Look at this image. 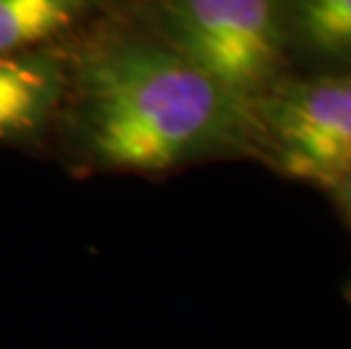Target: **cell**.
<instances>
[{
    "mask_svg": "<svg viewBox=\"0 0 351 349\" xmlns=\"http://www.w3.org/2000/svg\"><path fill=\"white\" fill-rule=\"evenodd\" d=\"M326 195L335 202V206H338L340 213H342V218H345V222L351 229V175L345 177V180H342L333 191H328ZM345 295H347V300L351 302V274H349V279H347Z\"/></svg>",
    "mask_w": 351,
    "mask_h": 349,
    "instance_id": "52a82bcc",
    "label": "cell"
},
{
    "mask_svg": "<svg viewBox=\"0 0 351 349\" xmlns=\"http://www.w3.org/2000/svg\"><path fill=\"white\" fill-rule=\"evenodd\" d=\"M159 39L193 69L254 105L293 75L286 3L170 0L156 10Z\"/></svg>",
    "mask_w": 351,
    "mask_h": 349,
    "instance_id": "7a4b0ae2",
    "label": "cell"
},
{
    "mask_svg": "<svg viewBox=\"0 0 351 349\" xmlns=\"http://www.w3.org/2000/svg\"><path fill=\"white\" fill-rule=\"evenodd\" d=\"M286 29L297 75H351V0L286 3Z\"/></svg>",
    "mask_w": 351,
    "mask_h": 349,
    "instance_id": "5b68a950",
    "label": "cell"
},
{
    "mask_svg": "<svg viewBox=\"0 0 351 349\" xmlns=\"http://www.w3.org/2000/svg\"><path fill=\"white\" fill-rule=\"evenodd\" d=\"M84 10L75 0H0V57L32 53L71 29Z\"/></svg>",
    "mask_w": 351,
    "mask_h": 349,
    "instance_id": "8992f818",
    "label": "cell"
},
{
    "mask_svg": "<svg viewBox=\"0 0 351 349\" xmlns=\"http://www.w3.org/2000/svg\"><path fill=\"white\" fill-rule=\"evenodd\" d=\"M258 157L279 173L333 191L351 175V75L293 73L254 105Z\"/></svg>",
    "mask_w": 351,
    "mask_h": 349,
    "instance_id": "3957f363",
    "label": "cell"
},
{
    "mask_svg": "<svg viewBox=\"0 0 351 349\" xmlns=\"http://www.w3.org/2000/svg\"><path fill=\"white\" fill-rule=\"evenodd\" d=\"M77 132L98 166L166 173L256 154L254 109L213 84L159 36L93 46L75 75Z\"/></svg>",
    "mask_w": 351,
    "mask_h": 349,
    "instance_id": "6da1fadb",
    "label": "cell"
},
{
    "mask_svg": "<svg viewBox=\"0 0 351 349\" xmlns=\"http://www.w3.org/2000/svg\"><path fill=\"white\" fill-rule=\"evenodd\" d=\"M64 71L46 53L0 57V141L36 136L64 95Z\"/></svg>",
    "mask_w": 351,
    "mask_h": 349,
    "instance_id": "277c9868",
    "label": "cell"
}]
</instances>
